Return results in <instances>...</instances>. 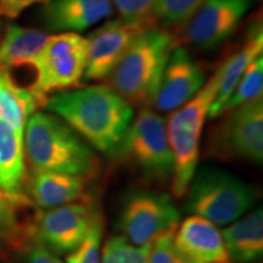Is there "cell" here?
Masks as SVG:
<instances>
[{
  "mask_svg": "<svg viewBox=\"0 0 263 263\" xmlns=\"http://www.w3.org/2000/svg\"><path fill=\"white\" fill-rule=\"evenodd\" d=\"M26 263H64L59 256L50 250L42 245L41 242H34V245L28 250Z\"/></svg>",
  "mask_w": 263,
  "mask_h": 263,
  "instance_id": "30",
  "label": "cell"
},
{
  "mask_svg": "<svg viewBox=\"0 0 263 263\" xmlns=\"http://www.w3.org/2000/svg\"><path fill=\"white\" fill-rule=\"evenodd\" d=\"M180 215L167 194L139 192L128 196L120 219L123 238L137 246L149 245L160 235L174 230Z\"/></svg>",
  "mask_w": 263,
  "mask_h": 263,
  "instance_id": "9",
  "label": "cell"
},
{
  "mask_svg": "<svg viewBox=\"0 0 263 263\" xmlns=\"http://www.w3.org/2000/svg\"><path fill=\"white\" fill-rule=\"evenodd\" d=\"M174 48L171 33L154 26L144 29L110 74L111 88L130 105L151 104Z\"/></svg>",
  "mask_w": 263,
  "mask_h": 263,
  "instance_id": "3",
  "label": "cell"
},
{
  "mask_svg": "<svg viewBox=\"0 0 263 263\" xmlns=\"http://www.w3.org/2000/svg\"><path fill=\"white\" fill-rule=\"evenodd\" d=\"M219 85V68L188 103L172 111L166 121L167 138L173 154L172 193L185 196L200 157V139Z\"/></svg>",
  "mask_w": 263,
  "mask_h": 263,
  "instance_id": "4",
  "label": "cell"
},
{
  "mask_svg": "<svg viewBox=\"0 0 263 263\" xmlns=\"http://www.w3.org/2000/svg\"><path fill=\"white\" fill-rule=\"evenodd\" d=\"M115 156L128 161L151 180L172 179L174 162L166 120L153 108L140 110Z\"/></svg>",
  "mask_w": 263,
  "mask_h": 263,
  "instance_id": "7",
  "label": "cell"
},
{
  "mask_svg": "<svg viewBox=\"0 0 263 263\" xmlns=\"http://www.w3.org/2000/svg\"><path fill=\"white\" fill-rule=\"evenodd\" d=\"M104 222L103 216L95 219L87 238L77 249L70 252L66 257V263H101V250H103Z\"/></svg>",
  "mask_w": 263,
  "mask_h": 263,
  "instance_id": "26",
  "label": "cell"
},
{
  "mask_svg": "<svg viewBox=\"0 0 263 263\" xmlns=\"http://www.w3.org/2000/svg\"><path fill=\"white\" fill-rule=\"evenodd\" d=\"M202 0H156L154 16L170 26L186 24Z\"/></svg>",
  "mask_w": 263,
  "mask_h": 263,
  "instance_id": "25",
  "label": "cell"
},
{
  "mask_svg": "<svg viewBox=\"0 0 263 263\" xmlns=\"http://www.w3.org/2000/svg\"><path fill=\"white\" fill-rule=\"evenodd\" d=\"M24 180V138L0 118V189L10 194H21Z\"/></svg>",
  "mask_w": 263,
  "mask_h": 263,
  "instance_id": "21",
  "label": "cell"
},
{
  "mask_svg": "<svg viewBox=\"0 0 263 263\" xmlns=\"http://www.w3.org/2000/svg\"><path fill=\"white\" fill-rule=\"evenodd\" d=\"M173 244L188 263H232L221 230L202 217L193 215L178 224Z\"/></svg>",
  "mask_w": 263,
  "mask_h": 263,
  "instance_id": "14",
  "label": "cell"
},
{
  "mask_svg": "<svg viewBox=\"0 0 263 263\" xmlns=\"http://www.w3.org/2000/svg\"><path fill=\"white\" fill-rule=\"evenodd\" d=\"M151 24H127L121 18L110 20L91 33L88 41L84 80L103 81L110 77L118 62L138 35Z\"/></svg>",
  "mask_w": 263,
  "mask_h": 263,
  "instance_id": "12",
  "label": "cell"
},
{
  "mask_svg": "<svg viewBox=\"0 0 263 263\" xmlns=\"http://www.w3.org/2000/svg\"><path fill=\"white\" fill-rule=\"evenodd\" d=\"M205 83L201 66L185 48L176 47L167 61L151 104L156 112H172L188 103Z\"/></svg>",
  "mask_w": 263,
  "mask_h": 263,
  "instance_id": "13",
  "label": "cell"
},
{
  "mask_svg": "<svg viewBox=\"0 0 263 263\" xmlns=\"http://www.w3.org/2000/svg\"><path fill=\"white\" fill-rule=\"evenodd\" d=\"M49 0H0V16L6 18H16L29 6L47 4Z\"/></svg>",
  "mask_w": 263,
  "mask_h": 263,
  "instance_id": "29",
  "label": "cell"
},
{
  "mask_svg": "<svg viewBox=\"0 0 263 263\" xmlns=\"http://www.w3.org/2000/svg\"><path fill=\"white\" fill-rule=\"evenodd\" d=\"M49 35L38 29L9 25L0 43V66L11 67L33 66Z\"/></svg>",
  "mask_w": 263,
  "mask_h": 263,
  "instance_id": "19",
  "label": "cell"
},
{
  "mask_svg": "<svg viewBox=\"0 0 263 263\" xmlns=\"http://www.w3.org/2000/svg\"><path fill=\"white\" fill-rule=\"evenodd\" d=\"M250 263H252V262H250ZM254 263H258V262H254Z\"/></svg>",
  "mask_w": 263,
  "mask_h": 263,
  "instance_id": "31",
  "label": "cell"
},
{
  "mask_svg": "<svg viewBox=\"0 0 263 263\" xmlns=\"http://www.w3.org/2000/svg\"><path fill=\"white\" fill-rule=\"evenodd\" d=\"M120 18L127 24H151L156 0H111Z\"/></svg>",
  "mask_w": 263,
  "mask_h": 263,
  "instance_id": "27",
  "label": "cell"
},
{
  "mask_svg": "<svg viewBox=\"0 0 263 263\" xmlns=\"http://www.w3.org/2000/svg\"><path fill=\"white\" fill-rule=\"evenodd\" d=\"M250 6V0H202L186 22L184 39L194 47L211 50L233 34Z\"/></svg>",
  "mask_w": 263,
  "mask_h": 263,
  "instance_id": "11",
  "label": "cell"
},
{
  "mask_svg": "<svg viewBox=\"0 0 263 263\" xmlns=\"http://www.w3.org/2000/svg\"><path fill=\"white\" fill-rule=\"evenodd\" d=\"M27 203L21 194H10L0 189V241L16 240L21 234L18 210Z\"/></svg>",
  "mask_w": 263,
  "mask_h": 263,
  "instance_id": "23",
  "label": "cell"
},
{
  "mask_svg": "<svg viewBox=\"0 0 263 263\" xmlns=\"http://www.w3.org/2000/svg\"><path fill=\"white\" fill-rule=\"evenodd\" d=\"M41 106L31 89L18 87L6 68L0 66V118L24 138L28 118Z\"/></svg>",
  "mask_w": 263,
  "mask_h": 263,
  "instance_id": "20",
  "label": "cell"
},
{
  "mask_svg": "<svg viewBox=\"0 0 263 263\" xmlns=\"http://www.w3.org/2000/svg\"><path fill=\"white\" fill-rule=\"evenodd\" d=\"M213 130L209 149L222 160L263 161V100L262 98L227 111Z\"/></svg>",
  "mask_w": 263,
  "mask_h": 263,
  "instance_id": "8",
  "label": "cell"
},
{
  "mask_svg": "<svg viewBox=\"0 0 263 263\" xmlns=\"http://www.w3.org/2000/svg\"><path fill=\"white\" fill-rule=\"evenodd\" d=\"M185 210L216 226H227L244 216L256 200L250 184L216 167L197 170L185 193Z\"/></svg>",
  "mask_w": 263,
  "mask_h": 263,
  "instance_id": "5",
  "label": "cell"
},
{
  "mask_svg": "<svg viewBox=\"0 0 263 263\" xmlns=\"http://www.w3.org/2000/svg\"><path fill=\"white\" fill-rule=\"evenodd\" d=\"M101 213L87 200L47 210L35 223L37 241L54 254H70L87 238Z\"/></svg>",
  "mask_w": 263,
  "mask_h": 263,
  "instance_id": "10",
  "label": "cell"
},
{
  "mask_svg": "<svg viewBox=\"0 0 263 263\" xmlns=\"http://www.w3.org/2000/svg\"><path fill=\"white\" fill-rule=\"evenodd\" d=\"M263 52L262 26L258 25L250 33L248 41L241 49L233 54L219 67V85L215 101L209 111V118L221 117L224 106L244 74L248 66Z\"/></svg>",
  "mask_w": 263,
  "mask_h": 263,
  "instance_id": "18",
  "label": "cell"
},
{
  "mask_svg": "<svg viewBox=\"0 0 263 263\" xmlns=\"http://www.w3.org/2000/svg\"><path fill=\"white\" fill-rule=\"evenodd\" d=\"M114 14L111 0H49L43 17L52 31L77 33L87 31Z\"/></svg>",
  "mask_w": 263,
  "mask_h": 263,
  "instance_id": "15",
  "label": "cell"
},
{
  "mask_svg": "<svg viewBox=\"0 0 263 263\" xmlns=\"http://www.w3.org/2000/svg\"><path fill=\"white\" fill-rule=\"evenodd\" d=\"M176 229L164 233L151 242L149 263H188L174 248L173 234Z\"/></svg>",
  "mask_w": 263,
  "mask_h": 263,
  "instance_id": "28",
  "label": "cell"
},
{
  "mask_svg": "<svg viewBox=\"0 0 263 263\" xmlns=\"http://www.w3.org/2000/svg\"><path fill=\"white\" fill-rule=\"evenodd\" d=\"M24 147L33 171H48L89 178L99 168L89 144L52 114L34 112L24 133Z\"/></svg>",
  "mask_w": 263,
  "mask_h": 263,
  "instance_id": "2",
  "label": "cell"
},
{
  "mask_svg": "<svg viewBox=\"0 0 263 263\" xmlns=\"http://www.w3.org/2000/svg\"><path fill=\"white\" fill-rule=\"evenodd\" d=\"M150 244L137 246L123 236H112L101 250V263H149Z\"/></svg>",
  "mask_w": 263,
  "mask_h": 263,
  "instance_id": "24",
  "label": "cell"
},
{
  "mask_svg": "<svg viewBox=\"0 0 263 263\" xmlns=\"http://www.w3.org/2000/svg\"><path fill=\"white\" fill-rule=\"evenodd\" d=\"M221 233L232 262H257L262 257L263 212L261 207L230 223Z\"/></svg>",
  "mask_w": 263,
  "mask_h": 263,
  "instance_id": "17",
  "label": "cell"
},
{
  "mask_svg": "<svg viewBox=\"0 0 263 263\" xmlns=\"http://www.w3.org/2000/svg\"><path fill=\"white\" fill-rule=\"evenodd\" d=\"M44 107L107 156L117 153L134 118L126 99L101 84L60 91L48 98Z\"/></svg>",
  "mask_w": 263,
  "mask_h": 263,
  "instance_id": "1",
  "label": "cell"
},
{
  "mask_svg": "<svg viewBox=\"0 0 263 263\" xmlns=\"http://www.w3.org/2000/svg\"><path fill=\"white\" fill-rule=\"evenodd\" d=\"M263 93V55H259L246 68L238 85L227 101L223 114L227 111L262 98ZM222 114V115H223ZM221 115V116H222Z\"/></svg>",
  "mask_w": 263,
  "mask_h": 263,
  "instance_id": "22",
  "label": "cell"
},
{
  "mask_svg": "<svg viewBox=\"0 0 263 263\" xmlns=\"http://www.w3.org/2000/svg\"><path fill=\"white\" fill-rule=\"evenodd\" d=\"M88 41L77 33L49 35L33 67L37 78L29 89L44 106L48 95L78 88L87 66Z\"/></svg>",
  "mask_w": 263,
  "mask_h": 263,
  "instance_id": "6",
  "label": "cell"
},
{
  "mask_svg": "<svg viewBox=\"0 0 263 263\" xmlns=\"http://www.w3.org/2000/svg\"><path fill=\"white\" fill-rule=\"evenodd\" d=\"M88 178L73 174L34 171L28 190L33 202L44 210L85 200Z\"/></svg>",
  "mask_w": 263,
  "mask_h": 263,
  "instance_id": "16",
  "label": "cell"
}]
</instances>
